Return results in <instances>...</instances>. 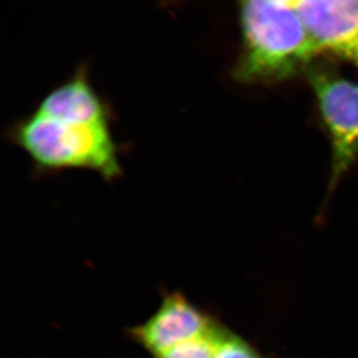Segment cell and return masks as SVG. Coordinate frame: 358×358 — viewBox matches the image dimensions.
<instances>
[{
	"label": "cell",
	"instance_id": "52a82bcc",
	"mask_svg": "<svg viewBox=\"0 0 358 358\" xmlns=\"http://www.w3.org/2000/svg\"><path fill=\"white\" fill-rule=\"evenodd\" d=\"M223 333L222 327H218L213 333L179 343L157 358H214Z\"/></svg>",
	"mask_w": 358,
	"mask_h": 358
},
{
	"label": "cell",
	"instance_id": "6da1fadb",
	"mask_svg": "<svg viewBox=\"0 0 358 358\" xmlns=\"http://www.w3.org/2000/svg\"><path fill=\"white\" fill-rule=\"evenodd\" d=\"M242 49L233 76L242 83H278L308 72L319 47L292 0L240 3Z\"/></svg>",
	"mask_w": 358,
	"mask_h": 358
},
{
	"label": "cell",
	"instance_id": "5b68a950",
	"mask_svg": "<svg viewBox=\"0 0 358 358\" xmlns=\"http://www.w3.org/2000/svg\"><path fill=\"white\" fill-rule=\"evenodd\" d=\"M217 326L183 294H167L148 322L131 329V336L155 357L200 336L210 334Z\"/></svg>",
	"mask_w": 358,
	"mask_h": 358
},
{
	"label": "cell",
	"instance_id": "3957f363",
	"mask_svg": "<svg viewBox=\"0 0 358 358\" xmlns=\"http://www.w3.org/2000/svg\"><path fill=\"white\" fill-rule=\"evenodd\" d=\"M307 75L331 140L334 188L358 157V82L313 65Z\"/></svg>",
	"mask_w": 358,
	"mask_h": 358
},
{
	"label": "cell",
	"instance_id": "8992f818",
	"mask_svg": "<svg viewBox=\"0 0 358 358\" xmlns=\"http://www.w3.org/2000/svg\"><path fill=\"white\" fill-rule=\"evenodd\" d=\"M35 112L53 119L88 124L110 122L109 108L94 89L85 67L80 68L64 83L51 90Z\"/></svg>",
	"mask_w": 358,
	"mask_h": 358
},
{
	"label": "cell",
	"instance_id": "ba28073f",
	"mask_svg": "<svg viewBox=\"0 0 358 358\" xmlns=\"http://www.w3.org/2000/svg\"><path fill=\"white\" fill-rule=\"evenodd\" d=\"M214 358H261L258 353L236 336L224 331L216 346Z\"/></svg>",
	"mask_w": 358,
	"mask_h": 358
},
{
	"label": "cell",
	"instance_id": "7a4b0ae2",
	"mask_svg": "<svg viewBox=\"0 0 358 358\" xmlns=\"http://www.w3.org/2000/svg\"><path fill=\"white\" fill-rule=\"evenodd\" d=\"M9 138L24 150L39 173L93 171L108 182L122 174L110 124L53 119L37 112L11 127Z\"/></svg>",
	"mask_w": 358,
	"mask_h": 358
},
{
	"label": "cell",
	"instance_id": "277c9868",
	"mask_svg": "<svg viewBox=\"0 0 358 358\" xmlns=\"http://www.w3.org/2000/svg\"><path fill=\"white\" fill-rule=\"evenodd\" d=\"M320 54L358 67V0H292Z\"/></svg>",
	"mask_w": 358,
	"mask_h": 358
}]
</instances>
